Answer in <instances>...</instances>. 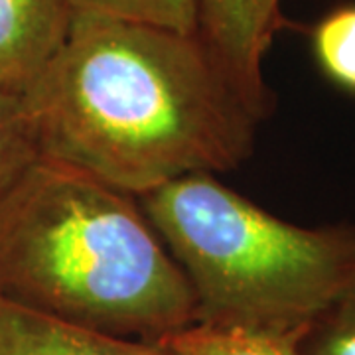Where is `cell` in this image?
I'll list each match as a JSON object with an SVG mask.
<instances>
[{
  "mask_svg": "<svg viewBox=\"0 0 355 355\" xmlns=\"http://www.w3.org/2000/svg\"><path fill=\"white\" fill-rule=\"evenodd\" d=\"M318 65L340 87L355 93V4L324 16L312 30Z\"/></svg>",
  "mask_w": 355,
  "mask_h": 355,
  "instance_id": "cell-9",
  "label": "cell"
},
{
  "mask_svg": "<svg viewBox=\"0 0 355 355\" xmlns=\"http://www.w3.org/2000/svg\"><path fill=\"white\" fill-rule=\"evenodd\" d=\"M71 6L76 12L103 14L180 34H198V0H71Z\"/></svg>",
  "mask_w": 355,
  "mask_h": 355,
  "instance_id": "cell-8",
  "label": "cell"
},
{
  "mask_svg": "<svg viewBox=\"0 0 355 355\" xmlns=\"http://www.w3.org/2000/svg\"><path fill=\"white\" fill-rule=\"evenodd\" d=\"M22 103L38 158L132 198L237 168L261 123L198 34L91 12Z\"/></svg>",
  "mask_w": 355,
  "mask_h": 355,
  "instance_id": "cell-1",
  "label": "cell"
},
{
  "mask_svg": "<svg viewBox=\"0 0 355 355\" xmlns=\"http://www.w3.org/2000/svg\"><path fill=\"white\" fill-rule=\"evenodd\" d=\"M0 298L150 343L198 318L188 280L140 203L44 158L0 196Z\"/></svg>",
  "mask_w": 355,
  "mask_h": 355,
  "instance_id": "cell-2",
  "label": "cell"
},
{
  "mask_svg": "<svg viewBox=\"0 0 355 355\" xmlns=\"http://www.w3.org/2000/svg\"><path fill=\"white\" fill-rule=\"evenodd\" d=\"M38 158L22 97L0 89V196Z\"/></svg>",
  "mask_w": 355,
  "mask_h": 355,
  "instance_id": "cell-10",
  "label": "cell"
},
{
  "mask_svg": "<svg viewBox=\"0 0 355 355\" xmlns=\"http://www.w3.org/2000/svg\"><path fill=\"white\" fill-rule=\"evenodd\" d=\"M0 355H168L158 343L114 338L0 298Z\"/></svg>",
  "mask_w": 355,
  "mask_h": 355,
  "instance_id": "cell-6",
  "label": "cell"
},
{
  "mask_svg": "<svg viewBox=\"0 0 355 355\" xmlns=\"http://www.w3.org/2000/svg\"><path fill=\"white\" fill-rule=\"evenodd\" d=\"M306 330H247L196 322L158 345L168 355H300L298 345Z\"/></svg>",
  "mask_w": 355,
  "mask_h": 355,
  "instance_id": "cell-7",
  "label": "cell"
},
{
  "mask_svg": "<svg viewBox=\"0 0 355 355\" xmlns=\"http://www.w3.org/2000/svg\"><path fill=\"white\" fill-rule=\"evenodd\" d=\"M137 200L188 280L200 324L306 330L355 294V225H294L214 174Z\"/></svg>",
  "mask_w": 355,
  "mask_h": 355,
  "instance_id": "cell-3",
  "label": "cell"
},
{
  "mask_svg": "<svg viewBox=\"0 0 355 355\" xmlns=\"http://www.w3.org/2000/svg\"><path fill=\"white\" fill-rule=\"evenodd\" d=\"M284 26L282 0H198V36L259 121L272 111L263 60Z\"/></svg>",
  "mask_w": 355,
  "mask_h": 355,
  "instance_id": "cell-4",
  "label": "cell"
},
{
  "mask_svg": "<svg viewBox=\"0 0 355 355\" xmlns=\"http://www.w3.org/2000/svg\"><path fill=\"white\" fill-rule=\"evenodd\" d=\"M298 349L300 355H355V294L316 318Z\"/></svg>",
  "mask_w": 355,
  "mask_h": 355,
  "instance_id": "cell-11",
  "label": "cell"
},
{
  "mask_svg": "<svg viewBox=\"0 0 355 355\" xmlns=\"http://www.w3.org/2000/svg\"><path fill=\"white\" fill-rule=\"evenodd\" d=\"M76 18L71 0H0V89L24 97Z\"/></svg>",
  "mask_w": 355,
  "mask_h": 355,
  "instance_id": "cell-5",
  "label": "cell"
}]
</instances>
